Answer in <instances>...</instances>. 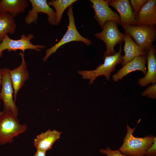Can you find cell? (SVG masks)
<instances>
[{"mask_svg":"<svg viewBox=\"0 0 156 156\" xmlns=\"http://www.w3.org/2000/svg\"><path fill=\"white\" fill-rule=\"evenodd\" d=\"M136 25H153L156 24V0H148L136 17Z\"/></svg>","mask_w":156,"mask_h":156,"instance_id":"obj_14","label":"cell"},{"mask_svg":"<svg viewBox=\"0 0 156 156\" xmlns=\"http://www.w3.org/2000/svg\"><path fill=\"white\" fill-rule=\"evenodd\" d=\"M100 151L107 156H128L122 153L118 150H112L109 147H107L106 149H101Z\"/></svg>","mask_w":156,"mask_h":156,"instance_id":"obj_23","label":"cell"},{"mask_svg":"<svg viewBox=\"0 0 156 156\" xmlns=\"http://www.w3.org/2000/svg\"><path fill=\"white\" fill-rule=\"evenodd\" d=\"M3 113V112H1L0 111V116Z\"/></svg>","mask_w":156,"mask_h":156,"instance_id":"obj_27","label":"cell"},{"mask_svg":"<svg viewBox=\"0 0 156 156\" xmlns=\"http://www.w3.org/2000/svg\"><path fill=\"white\" fill-rule=\"evenodd\" d=\"M19 55L21 58V64L18 67L10 70V74L14 89V100L15 103L19 90L22 88L25 81L29 78L24 53L20 52Z\"/></svg>","mask_w":156,"mask_h":156,"instance_id":"obj_12","label":"cell"},{"mask_svg":"<svg viewBox=\"0 0 156 156\" xmlns=\"http://www.w3.org/2000/svg\"><path fill=\"white\" fill-rule=\"evenodd\" d=\"M31 6L26 16L25 20L26 23L30 25L36 22L38 18V13L42 12L48 16L47 20L49 24L55 25V13L48 5L46 0H29Z\"/></svg>","mask_w":156,"mask_h":156,"instance_id":"obj_9","label":"cell"},{"mask_svg":"<svg viewBox=\"0 0 156 156\" xmlns=\"http://www.w3.org/2000/svg\"><path fill=\"white\" fill-rule=\"evenodd\" d=\"M109 5L114 8L118 12L120 24L122 27L136 25V16L128 0H107Z\"/></svg>","mask_w":156,"mask_h":156,"instance_id":"obj_11","label":"cell"},{"mask_svg":"<svg viewBox=\"0 0 156 156\" xmlns=\"http://www.w3.org/2000/svg\"><path fill=\"white\" fill-rule=\"evenodd\" d=\"M34 37L31 34H28L27 36L23 34L20 39L14 40L10 38L8 34H6L0 44V58L1 57L3 51L5 50L9 52L21 50L24 53L27 49L34 50L38 52L41 49L44 48L45 46L44 45H34L31 43L30 40Z\"/></svg>","mask_w":156,"mask_h":156,"instance_id":"obj_7","label":"cell"},{"mask_svg":"<svg viewBox=\"0 0 156 156\" xmlns=\"http://www.w3.org/2000/svg\"><path fill=\"white\" fill-rule=\"evenodd\" d=\"M62 132L49 129L37 135L33 144L37 150L46 151L50 149L53 144L60 137Z\"/></svg>","mask_w":156,"mask_h":156,"instance_id":"obj_15","label":"cell"},{"mask_svg":"<svg viewBox=\"0 0 156 156\" xmlns=\"http://www.w3.org/2000/svg\"><path fill=\"white\" fill-rule=\"evenodd\" d=\"M153 142L151 146L147 150L145 156H156V137L154 138Z\"/></svg>","mask_w":156,"mask_h":156,"instance_id":"obj_24","label":"cell"},{"mask_svg":"<svg viewBox=\"0 0 156 156\" xmlns=\"http://www.w3.org/2000/svg\"><path fill=\"white\" fill-rule=\"evenodd\" d=\"M28 6L27 0H0V14L8 13L14 18Z\"/></svg>","mask_w":156,"mask_h":156,"instance_id":"obj_18","label":"cell"},{"mask_svg":"<svg viewBox=\"0 0 156 156\" xmlns=\"http://www.w3.org/2000/svg\"><path fill=\"white\" fill-rule=\"evenodd\" d=\"M148 0H130L129 1L133 11L137 16L140 10Z\"/></svg>","mask_w":156,"mask_h":156,"instance_id":"obj_21","label":"cell"},{"mask_svg":"<svg viewBox=\"0 0 156 156\" xmlns=\"http://www.w3.org/2000/svg\"><path fill=\"white\" fill-rule=\"evenodd\" d=\"M2 69L1 68H0V89L1 85L2 83Z\"/></svg>","mask_w":156,"mask_h":156,"instance_id":"obj_26","label":"cell"},{"mask_svg":"<svg viewBox=\"0 0 156 156\" xmlns=\"http://www.w3.org/2000/svg\"><path fill=\"white\" fill-rule=\"evenodd\" d=\"M126 128L123 143L118 150L128 156H145L147 150L153 142L155 136L151 135L143 138L136 137L133 135L135 127L132 128L127 124Z\"/></svg>","mask_w":156,"mask_h":156,"instance_id":"obj_1","label":"cell"},{"mask_svg":"<svg viewBox=\"0 0 156 156\" xmlns=\"http://www.w3.org/2000/svg\"><path fill=\"white\" fill-rule=\"evenodd\" d=\"M77 0H52L47 1L48 5L54 7L55 12V25H58L60 23L62 15L67 8L77 1Z\"/></svg>","mask_w":156,"mask_h":156,"instance_id":"obj_20","label":"cell"},{"mask_svg":"<svg viewBox=\"0 0 156 156\" xmlns=\"http://www.w3.org/2000/svg\"><path fill=\"white\" fill-rule=\"evenodd\" d=\"M156 84H153L142 93V96H147L148 98L154 99H156Z\"/></svg>","mask_w":156,"mask_h":156,"instance_id":"obj_22","label":"cell"},{"mask_svg":"<svg viewBox=\"0 0 156 156\" xmlns=\"http://www.w3.org/2000/svg\"><path fill=\"white\" fill-rule=\"evenodd\" d=\"M118 24L114 20L107 21L105 23L102 31L94 34L95 36L106 44V49L104 52L103 58L115 54V46L124 41L125 34L119 31Z\"/></svg>","mask_w":156,"mask_h":156,"instance_id":"obj_4","label":"cell"},{"mask_svg":"<svg viewBox=\"0 0 156 156\" xmlns=\"http://www.w3.org/2000/svg\"><path fill=\"white\" fill-rule=\"evenodd\" d=\"M2 40H1V39H0V44Z\"/></svg>","mask_w":156,"mask_h":156,"instance_id":"obj_28","label":"cell"},{"mask_svg":"<svg viewBox=\"0 0 156 156\" xmlns=\"http://www.w3.org/2000/svg\"><path fill=\"white\" fill-rule=\"evenodd\" d=\"M0 116V144H11L14 137L24 133L27 126L21 125L19 122L17 116L11 111H3Z\"/></svg>","mask_w":156,"mask_h":156,"instance_id":"obj_2","label":"cell"},{"mask_svg":"<svg viewBox=\"0 0 156 156\" xmlns=\"http://www.w3.org/2000/svg\"><path fill=\"white\" fill-rule=\"evenodd\" d=\"M146 55H142L135 57L127 62L112 77L113 81L116 82L131 72L136 70L142 71L144 75L147 73L145 65Z\"/></svg>","mask_w":156,"mask_h":156,"instance_id":"obj_13","label":"cell"},{"mask_svg":"<svg viewBox=\"0 0 156 156\" xmlns=\"http://www.w3.org/2000/svg\"><path fill=\"white\" fill-rule=\"evenodd\" d=\"M16 27L14 18L8 13L0 14V39L8 34H13Z\"/></svg>","mask_w":156,"mask_h":156,"instance_id":"obj_19","label":"cell"},{"mask_svg":"<svg viewBox=\"0 0 156 156\" xmlns=\"http://www.w3.org/2000/svg\"><path fill=\"white\" fill-rule=\"evenodd\" d=\"M119 51L114 55L107 56L103 58L104 63L101 64L92 70H80L78 71L79 74L81 75L83 79L90 80V84L93 83L94 81L98 77L103 75L105 77L107 80L110 78L111 73L115 70L116 66L122 63L123 55H121L122 51V43L119 44Z\"/></svg>","mask_w":156,"mask_h":156,"instance_id":"obj_3","label":"cell"},{"mask_svg":"<svg viewBox=\"0 0 156 156\" xmlns=\"http://www.w3.org/2000/svg\"><path fill=\"white\" fill-rule=\"evenodd\" d=\"M46 151L40 150H37L36 151L33 156H46Z\"/></svg>","mask_w":156,"mask_h":156,"instance_id":"obj_25","label":"cell"},{"mask_svg":"<svg viewBox=\"0 0 156 156\" xmlns=\"http://www.w3.org/2000/svg\"><path fill=\"white\" fill-rule=\"evenodd\" d=\"M135 42L144 51L146 52L153 45L156 39V27L153 25H132L122 27Z\"/></svg>","mask_w":156,"mask_h":156,"instance_id":"obj_5","label":"cell"},{"mask_svg":"<svg viewBox=\"0 0 156 156\" xmlns=\"http://www.w3.org/2000/svg\"><path fill=\"white\" fill-rule=\"evenodd\" d=\"M155 46L153 45L146 52L148 70L145 76L138 79V83L142 87L156 82V56Z\"/></svg>","mask_w":156,"mask_h":156,"instance_id":"obj_16","label":"cell"},{"mask_svg":"<svg viewBox=\"0 0 156 156\" xmlns=\"http://www.w3.org/2000/svg\"><path fill=\"white\" fill-rule=\"evenodd\" d=\"M94 9V18L98 22L101 28L103 29L105 23L114 20L120 24L119 16L109 7L107 0H90Z\"/></svg>","mask_w":156,"mask_h":156,"instance_id":"obj_10","label":"cell"},{"mask_svg":"<svg viewBox=\"0 0 156 156\" xmlns=\"http://www.w3.org/2000/svg\"><path fill=\"white\" fill-rule=\"evenodd\" d=\"M66 14L69 20L67 30L59 42L46 50L45 55L42 59L44 62H46L48 58L53 53H55L60 47L69 42L74 41L82 42L87 46L92 44L90 40L82 36L77 29L73 16L72 5L69 7Z\"/></svg>","mask_w":156,"mask_h":156,"instance_id":"obj_6","label":"cell"},{"mask_svg":"<svg viewBox=\"0 0 156 156\" xmlns=\"http://www.w3.org/2000/svg\"><path fill=\"white\" fill-rule=\"evenodd\" d=\"M10 69H2V88L0 93V98L3 103V110L12 111L17 116L18 109L13 99L14 89L10 74Z\"/></svg>","mask_w":156,"mask_h":156,"instance_id":"obj_8","label":"cell"},{"mask_svg":"<svg viewBox=\"0 0 156 156\" xmlns=\"http://www.w3.org/2000/svg\"><path fill=\"white\" fill-rule=\"evenodd\" d=\"M124 34L125 55L123 57V61L121 63L122 66L135 57L146 54V52L143 51L133 40L130 35L126 32Z\"/></svg>","mask_w":156,"mask_h":156,"instance_id":"obj_17","label":"cell"}]
</instances>
